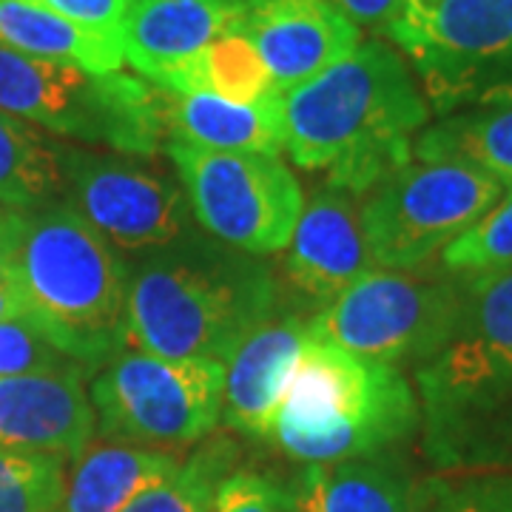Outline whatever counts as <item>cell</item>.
Wrapping results in <instances>:
<instances>
[{"label": "cell", "mask_w": 512, "mask_h": 512, "mask_svg": "<svg viewBox=\"0 0 512 512\" xmlns=\"http://www.w3.org/2000/svg\"><path fill=\"white\" fill-rule=\"evenodd\" d=\"M285 151L305 171H330V185L356 197L413 160L430 103L416 74L387 40H365L328 72L282 94Z\"/></svg>", "instance_id": "cell-1"}, {"label": "cell", "mask_w": 512, "mask_h": 512, "mask_svg": "<svg viewBox=\"0 0 512 512\" xmlns=\"http://www.w3.org/2000/svg\"><path fill=\"white\" fill-rule=\"evenodd\" d=\"M413 382L439 476L512 470V271L467 279L456 328Z\"/></svg>", "instance_id": "cell-2"}, {"label": "cell", "mask_w": 512, "mask_h": 512, "mask_svg": "<svg viewBox=\"0 0 512 512\" xmlns=\"http://www.w3.org/2000/svg\"><path fill=\"white\" fill-rule=\"evenodd\" d=\"M274 305L276 282L262 256L205 231L128 262V345L163 359L225 365Z\"/></svg>", "instance_id": "cell-3"}, {"label": "cell", "mask_w": 512, "mask_h": 512, "mask_svg": "<svg viewBox=\"0 0 512 512\" xmlns=\"http://www.w3.org/2000/svg\"><path fill=\"white\" fill-rule=\"evenodd\" d=\"M26 316L97 373L128 345V262L66 202L15 211Z\"/></svg>", "instance_id": "cell-4"}, {"label": "cell", "mask_w": 512, "mask_h": 512, "mask_svg": "<svg viewBox=\"0 0 512 512\" xmlns=\"http://www.w3.org/2000/svg\"><path fill=\"white\" fill-rule=\"evenodd\" d=\"M419 430V396L402 367L311 342L293 367L268 441L299 464H330L396 450Z\"/></svg>", "instance_id": "cell-5"}, {"label": "cell", "mask_w": 512, "mask_h": 512, "mask_svg": "<svg viewBox=\"0 0 512 512\" xmlns=\"http://www.w3.org/2000/svg\"><path fill=\"white\" fill-rule=\"evenodd\" d=\"M0 111L117 154L154 157L163 140L160 89L123 72L94 74L0 46Z\"/></svg>", "instance_id": "cell-6"}, {"label": "cell", "mask_w": 512, "mask_h": 512, "mask_svg": "<svg viewBox=\"0 0 512 512\" xmlns=\"http://www.w3.org/2000/svg\"><path fill=\"white\" fill-rule=\"evenodd\" d=\"M384 37L441 117L512 103V0L407 3Z\"/></svg>", "instance_id": "cell-7"}, {"label": "cell", "mask_w": 512, "mask_h": 512, "mask_svg": "<svg viewBox=\"0 0 512 512\" xmlns=\"http://www.w3.org/2000/svg\"><path fill=\"white\" fill-rule=\"evenodd\" d=\"M467 276L430 262L413 271L376 268L311 319V339L379 365L416 367L456 328Z\"/></svg>", "instance_id": "cell-8"}, {"label": "cell", "mask_w": 512, "mask_h": 512, "mask_svg": "<svg viewBox=\"0 0 512 512\" xmlns=\"http://www.w3.org/2000/svg\"><path fill=\"white\" fill-rule=\"evenodd\" d=\"M225 365L163 359L123 348L92 376L97 433L106 441L174 453L200 444L222 421Z\"/></svg>", "instance_id": "cell-9"}, {"label": "cell", "mask_w": 512, "mask_h": 512, "mask_svg": "<svg viewBox=\"0 0 512 512\" xmlns=\"http://www.w3.org/2000/svg\"><path fill=\"white\" fill-rule=\"evenodd\" d=\"M504 185L461 160H410L376 185L362 202V225L376 268L413 271L439 262L470 231Z\"/></svg>", "instance_id": "cell-10"}, {"label": "cell", "mask_w": 512, "mask_h": 512, "mask_svg": "<svg viewBox=\"0 0 512 512\" xmlns=\"http://www.w3.org/2000/svg\"><path fill=\"white\" fill-rule=\"evenodd\" d=\"M191 205V217L208 237L251 256L288 248L302 214V185L274 154L165 146Z\"/></svg>", "instance_id": "cell-11"}, {"label": "cell", "mask_w": 512, "mask_h": 512, "mask_svg": "<svg viewBox=\"0 0 512 512\" xmlns=\"http://www.w3.org/2000/svg\"><path fill=\"white\" fill-rule=\"evenodd\" d=\"M63 202L117 254L143 256L183 239L191 205L183 185L137 154L60 146Z\"/></svg>", "instance_id": "cell-12"}, {"label": "cell", "mask_w": 512, "mask_h": 512, "mask_svg": "<svg viewBox=\"0 0 512 512\" xmlns=\"http://www.w3.org/2000/svg\"><path fill=\"white\" fill-rule=\"evenodd\" d=\"M237 29L254 43L279 94L328 72L362 43V29L330 0H251Z\"/></svg>", "instance_id": "cell-13"}, {"label": "cell", "mask_w": 512, "mask_h": 512, "mask_svg": "<svg viewBox=\"0 0 512 512\" xmlns=\"http://www.w3.org/2000/svg\"><path fill=\"white\" fill-rule=\"evenodd\" d=\"M285 256L291 288L322 308L362 276L376 271L362 225V197L342 188H322L302 205Z\"/></svg>", "instance_id": "cell-14"}, {"label": "cell", "mask_w": 512, "mask_h": 512, "mask_svg": "<svg viewBox=\"0 0 512 512\" xmlns=\"http://www.w3.org/2000/svg\"><path fill=\"white\" fill-rule=\"evenodd\" d=\"M97 433L86 376H0V450L72 461Z\"/></svg>", "instance_id": "cell-15"}, {"label": "cell", "mask_w": 512, "mask_h": 512, "mask_svg": "<svg viewBox=\"0 0 512 512\" xmlns=\"http://www.w3.org/2000/svg\"><path fill=\"white\" fill-rule=\"evenodd\" d=\"M311 342V322L299 316L271 313L256 325L225 362L222 421L248 439H271L293 367Z\"/></svg>", "instance_id": "cell-16"}, {"label": "cell", "mask_w": 512, "mask_h": 512, "mask_svg": "<svg viewBox=\"0 0 512 512\" xmlns=\"http://www.w3.org/2000/svg\"><path fill=\"white\" fill-rule=\"evenodd\" d=\"M242 0H131L123 20V55L148 83L237 29Z\"/></svg>", "instance_id": "cell-17"}, {"label": "cell", "mask_w": 512, "mask_h": 512, "mask_svg": "<svg viewBox=\"0 0 512 512\" xmlns=\"http://www.w3.org/2000/svg\"><path fill=\"white\" fill-rule=\"evenodd\" d=\"M421 478L396 450L305 464L291 484L293 512H419Z\"/></svg>", "instance_id": "cell-18"}, {"label": "cell", "mask_w": 512, "mask_h": 512, "mask_svg": "<svg viewBox=\"0 0 512 512\" xmlns=\"http://www.w3.org/2000/svg\"><path fill=\"white\" fill-rule=\"evenodd\" d=\"M160 109L165 131L174 143L274 157L285 151L282 94L259 103H234L217 94H174L160 89Z\"/></svg>", "instance_id": "cell-19"}, {"label": "cell", "mask_w": 512, "mask_h": 512, "mask_svg": "<svg viewBox=\"0 0 512 512\" xmlns=\"http://www.w3.org/2000/svg\"><path fill=\"white\" fill-rule=\"evenodd\" d=\"M72 461L57 512H123L137 495L180 467L174 453L106 439L89 444Z\"/></svg>", "instance_id": "cell-20"}, {"label": "cell", "mask_w": 512, "mask_h": 512, "mask_svg": "<svg viewBox=\"0 0 512 512\" xmlns=\"http://www.w3.org/2000/svg\"><path fill=\"white\" fill-rule=\"evenodd\" d=\"M0 46L74 63L94 74L120 72L126 60L123 35L83 29L35 0H0Z\"/></svg>", "instance_id": "cell-21"}, {"label": "cell", "mask_w": 512, "mask_h": 512, "mask_svg": "<svg viewBox=\"0 0 512 512\" xmlns=\"http://www.w3.org/2000/svg\"><path fill=\"white\" fill-rule=\"evenodd\" d=\"M154 86L174 94H217L234 103H259L279 94L254 43L239 29L225 32L191 60L157 77Z\"/></svg>", "instance_id": "cell-22"}, {"label": "cell", "mask_w": 512, "mask_h": 512, "mask_svg": "<svg viewBox=\"0 0 512 512\" xmlns=\"http://www.w3.org/2000/svg\"><path fill=\"white\" fill-rule=\"evenodd\" d=\"M416 160H461L512 188V103L458 111L427 126L413 143Z\"/></svg>", "instance_id": "cell-23"}, {"label": "cell", "mask_w": 512, "mask_h": 512, "mask_svg": "<svg viewBox=\"0 0 512 512\" xmlns=\"http://www.w3.org/2000/svg\"><path fill=\"white\" fill-rule=\"evenodd\" d=\"M60 146L32 123L0 111V208L35 211L63 200Z\"/></svg>", "instance_id": "cell-24"}, {"label": "cell", "mask_w": 512, "mask_h": 512, "mask_svg": "<svg viewBox=\"0 0 512 512\" xmlns=\"http://www.w3.org/2000/svg\"><path fill=\"white\" fill-rule=\"evenodd\" d=\"M237 444L211 439L160 484L140 493L123 512H211L217 490L237 467Z\"/></svg>", "instance_id": "cell-25"}, {"label": "cell", "mask_w": 512, "mask_h": 512, "mask_svg": "<svg viewBox=\"0 0 512 512\" xmlns=\"http://www.w3.org/2000/svg\"><path fill=\"white\" fill-rule=\"evenodd\" d=\"M439 265L467 279L512 271V188L470 231L441 251Z\"/></svg>", "instance_id": "cell-26"}, {"label": "cell", "mask_w": 512, "mask_h": 512, "mask_svg": "<svg viewBox=\"0 0 512 512\" xmlns=\"http://www.w3.org/2000/svg\"><path fill=\"white\" fill-rule=\"evenodd\" d=\"M66 458L0 450V512H57Z\"/></svg>", "instance_id": "cell-27"}, {"label": "cell", "mask_w": 512, "mask_h": 512, "mask_svg": "<svg viewBox=\"0 0 512 512\" xmlns=\"http://www.w3.org/2000/svg\"><path fill=\"white\" fill-rule=\"evenodd\" d=\"M419 512H512V470L421 478Z\"/></svg>", "instance_id": "cell-28"}, {"label": "cell", "mask_w": 512, "mask_h": 512, "mask_svg": "<svg viewBox=\"0 0 512 512\" xmlns=\"http://www.w3.org/2000/svg\"><path fill=\"white\" fill-rule=\"evenodd\" d=\"M26 373H80L92 376L77 359L52 342V336L32 316H15L0 322V376Z\"/></svg>", "instance_id": "cell-29"}, {"label": "cell", "mask_w": 512, "mask_h": 512, "mask_svg": "<svg viewBox=\"0 0 512 512\" xmlns=\"http://www.w3.org/2000/svg\"><path fill=\"white\" fill-rule=\"evenodd\" d=\"M211 512H293L291 487L254 470H234L220 484Z\"/></svg>", "instance_id": "cell-30"}, {"label": "cell", "mask_w": 512, "mask_h": 512, "mask_svg": "<svg viewBox=\"0 0 512 512\" xmlns=\"http://www.w3.org/2000/svg\"><path fill=\"white\" fill-rule=\"evenodd\" d=\"M35 3L83 29L106 32V35H123V20L131 6V0H35Z\"/></svg>", "instance_id": "cell-31"}, {"label": "cell", "mask_w": 512, "mask_h": 512, "mask_svg": "<svg viewBox=\"0 0 512 512\" xmlns=\"http://www.w3.org/2000/svg\"><path fill=\"white\" fill-rule=\"evenodd\" d=\"M26 316V299L15 265V211L0 208V322Z\"/></svg>", "instance_id": "cell-32"}, {"label": "cell", "mask_w": 512, "mask_h": 512, "mask_svg": "<svg viewBox=\"0 0 512 512\" xmlns=\"http://www.w3.org/2000/svg\"><path fill=\"white\" fill-rule=\"evenodd\" d=\"M350 23L367 32L384 35L396 20L402 18L407 0H330Z\"/></svg>", "instance_id": "cell-33"}, {"label": "cell", "mask_w": 512, "mask_h": 512, "mask_svg": "<svg viewBox=\"0 0 512 512\" xmlns=\"http://www.w3.org/2000/svg\"><path fill=\"white\" fill-rule=\"evenodd\" d=\"M407 3H419V6H430V3H436V0H407Z\"/></svg>", "instance_id": "cell-34"}, {"label": "cell", "mask_w": 512, "mask_h": 512, "mask_svg": "<svg viewBox=\"0 0 512 512\" xmlns=\"http://www.w3.org/2000/svg\"><path fill=\"white\" fill-rule=\"evenodd\" d=\"M242 3H245V6H248V3H251V0H242Z\"/></svg>", "instance_id": "cell-35"}]
</instances>
